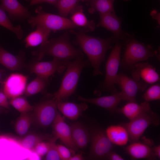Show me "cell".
<instances>
[{"label": "cell", "mask_w": 160, "mask_h": 160, "mask_svg": "<svg viewBox=\"0 0 160 160\" xmlns=\"http://www.w3.org/2000/svg\"><path fill=\"white\" fill-rule=\"evenodd\" d=\"M71 32L76 37V44L86 54L93 68V75H102L100 65L105 60L106 52L112 48V38L103 39L88 35L83 32Z\"/></svg>", "instance_id": "6da1fadb"}, {"label": "cell", "mask_w": 160, "mask_h": 160, "mask_svg": "<svg viewBox=\"0 0 160 160\" xmlns=\"http://www.w3.org/2000/svg\"><path fill=\"white\" fill-rule=\"evenodd\" d=\"M37 61L45 55L64 61H69L81 56L82 54L79 49L71 43L67 32L56 38L48 40L41 44L36 51L32 52Z\"/></svg>", "instance_id": "7a4b0ae2"}, {"label": "cell", "mask_w": 160, "mask_h": 160, "mask_svg": "<svg viewBox=\"0 0 160 160\" xmlns=\"http://www.w3.org/2000/svg\"><path fill=\"white\" fill-rule=\"evenodd\" d=\"M90 64L89 61L84 60L83 56L76 58L73 61H68L60 87L53 95V97L57 101L63 100L73 94L83 69Z\"/></svg>", "instance_id": "3957f363"}, {"label": "cell", "mask_w": 160, "mask_h": 160, "mask_svg": "<svg viewBox=\"0 0 160 160\" xmlns=\"http://www.w3.org/2000/svg\"><path fill=\"white\" fill-rule=\"evenodd\" d=\"M121 65L125 68H131L136 63L157 56V52L149 45H145L131 37L127 40Z\"/></svg>", "instance_id": "277c9868"}, {"label": "cell", "mask_w": 160, "mask_h": 160, "mask_svg": "<svg viewBox=\"0 0 160 160\" xmlns=\"http://www.w3.org/2000/svg\"><path fill=\"white\" fill-rule=\"evenodd\" d=\"M35 12L36 15L31 16L28 20L33 28L39 25L53 31L71 30L77 28L70 19L60 15L45 12L41 7H38Z\"/></svg>", "instance_id": "5b68a950"}, {"label": "cell", "mask_w": 160, "mask_h": 160, "mask_svg": "<svg viewBox=\"0 0 160 160\" xmlns=\"http://www.w3.org/2000/svg\"><path fill=\"white\" fill-rule=\"evenodd\" d=\"M159 123V115L150 110L127 123L121 124L127 130L129 141L132 143L138 141L149 126H157Z\"/></svg>", "instance_id": "8992f818"}, {"label": "cell", "mask_w": 160, "mask_h": 160, "mask_svg": "<svg viewBox=\"0 0 160 160\" xmlns=\"http://www.w3.org/2000/svg\"><path fill=\"white\" fill-rule=\"evenodd\" d=\"M90 147L89 159H105L112 151L113 145L107 137L105 131L99 127H92L90 130Z\"/></svg>", "instance_id": "52a82bcc"}, {"label": "cell", "mask_w": 160, "mask_h": 160, "mask_svg": "<svg viewBox=\"0 0 160 160\" xmlns=\"http://www.w3.org/2000/svg\"><path fill=\"white\" fill-rule=\"evenodd\" d=\"M122 45L117 42L112 49L106 64V73L102 88L104 91L113 94L117 92L115 87L120 63V55Z\"/></svg>", "instance_id": "ba28073f"}, {"label": "cell", "mask_w": 160, "mask_h": 160, "mask_svg": "<svg viewBox=\"0 0 160 160\" xmlns=\"http://www.w3.org/2000/svg\"><path fill=\"white\" fill-rule=\"evenodd\" d=\"M57 101L53 97L41 102L34 106L33 121L43 128L52 124L58 113Z\"/></svg>", "instance_id": "9c48e42d"}, {"label": "cell", "mask_w": 160, "mask_h": 160, "mask_svg": "<svg viewBox=\"0 0 160 160\" xmlns=\"http://www.w3.org/2000/svg\"><path fill=\"white\" fill-rule=\"evenodd\" d=\"M99 15L100 20L97 26L103 27L112 32L113 41L127 40L131 37L129 34L122 30L121 20L115 13H99Z\"/></svg>", "instance_id": "30bf717a"}, {"label": "cell", "mask_w": 160, "mask_h": 160, "mask_svg": "<svg viewBox=\"0 0 160 160\" xmlns=\"http://www.w3.org/2000/svg\"><path fill=\"white\" fill-rule=\"evenodd\" d=\"M68 61H64L53 58L48 61H36L31 64L29 70L32 73L45 78H48L56 73H61L67 67Z\"/></svg>", "instance_id": "8fae6325"}, {"label": "cell", "mask_w": 160, "mask_h": 160, "mask_svg": "<svg viewBox=\"0 0 160 160\" xmlns=\"http://www.w3.org/2000/svg\"><path fill=\"white\" fill-rule=\"evenodd\" d=\"M28 76L18 73L10 74L3 84V92L10 99L22 95L27 86Z\"/></svg>", "instance_id": "7c38bea8"}, {"label": "cell", "mask_w": 160, "mask_h": 160, "mask_svg": "<svg viewBox=\"0 0 160 160\" xmlns=\"http://www.w3.org/2000/svg\"><path fill=\"white\" fill-rule=\"evenodd\" d=\"M115 84H119L125 100L128 102L136 101L138 91H144L148 86L145 84L136 81L123 73L118 74Z\"/></svg>", "instance_id": "4fadbf2b"}, {"label": "cell", "mask_w": 160, "mask_h": 160, "mask_svg": "<svg viewBox=\"0 0 160 160\" xmlns=\"http://www.w3.org/2000/svg\"><path fill=\"white\" fill-rule=\"evenodd\" d=\"M131 68L132 78L136 81L148 85L154 84L159 80V75L156 69L148 63L139 62Z\"/></svg>", "instance_id": "5bb4252c"}, {"label": "cell", "mask_w": 160, "mask_h": 160, "mask_svg": "<svg viewBox=\"0 0 160 160\" xmlns=\"http://www.w3.org/2000/svg\"><path fill=\"white\" fill-rule=\"evenodd\" d=\"M52 124L55 138L60 139L69 148L75 151H78V149L73 141L70 126L65 122L63 117L59 112H58Z\"/></svg>", "instance_id": "9a60e30c"}, {"label": "cell", "mask_w": 160, "mask_h": 160, "mask_svg": "<svg viewBox=\"0 0 160 160\" xmlns=\"http://www.w3.org/2000/svg\"><path fill=\"white\" fill-rule=\"evenodd\" d=\"M78 100L90 103L102 107L111 112H115L119 103L124 98L121 92H116L112 95L88 98L79 96Z\"/></svg>", "instance_id": "2e32d148"}, {"label": "cell", "mask_w": 160, "mask_h": 160, "mask_svg": "<svg viewBox=\"0 0 160 160\" xmlns=\"http://www.w3.org/2000/svg\"><path fill=\"white\" fill-rule=\"evenodd\" d=\"M58 110L68 119L77 120L86 110L88 106L86 102L78 104L63 100L57 101Z\"/></svg>", "instance_id": "e0dca14e"}, {"label": "cell", "mask_w": 160, "mask_h": 160, "mask_svg": "<svg viewBox=\"0 0 160 160\" xmlns=\"http://www.w3.org/2000/svg\"><path fill=\"white\" fill-rule=\"evenodd\" d=\"M0 7L12 18L23 20L31 16L28 9L23 6L17 0H0Z\"/></svg>", "instance_id": "ac0fdd59"}, {"label": "cell", "mask_w": 160, "mask_h": 160, "mask_svg": "<svg viewBox=\"0 0 160 160\" xmlns=\"http://www.w3.org/2000/svg\"><path fill=\"white\" fill-rule=\"evenodd\" d=\"M151 110L148 102L140 104L136 101L128 102L121 108H117L115 112L124 115L129 120H132Z\"/></svg>", "instance_id": "d6986e66"}, {"label": "cell", "mask_w": 160, "mask_h": 160, "mask_svg": "<svg viewBox=\"0 0 160 160\" xmlns=\"http://www.w3.org/2000/svg\"><path fill=\"white\" fill-rule=\"evenodd\" d=\"M73 141L78 149L85 148L90 141L89 131L82 123L76 122L70 126Z\"/></svg>", "instance_id": "ffe728a7"}, {"label": "cell", "mask_w": 160, "mask_h": 160, "mask_svg": "<svg viewBox=\"0 0 160 160\" xmlns=\"http://www.w3.org/2000/svg\"><path fill=\"white\" fill-rule=\"evenodd\" d=\"M105 132L107 137L114 145L124 146L129 140L127 130L121 124L110 125L106 128Z\"/></svg>", "instance_id": "44dd1931"}, {"label": "cell", "mask_w": 160, "mask_h": 160, "mask_svg": "<svg viewBox=\"0 0 160 160\" xmlns=\"http://www.w3.org/2000/svg\"><path fill=\"white\" fill-rule=\"evenodd\" d=\"M23 53L15 55L0 45V64L12 71L21 70L24 66Z\"/></svg>", "instance_id": "7402d4cb"}, {"label": "cell", "mask_w": 160, "mask_h": 160, "mask_svg": "<svg viewBox=\"0 0 160 160\" xmlns=\"http://www.w3.org/2000/svg\"><path fill=\"white\" fill-rule=\"evenodd\" d=\"M125 150L134 159H155L152 154V148L150 145L138 141L132 142L125 148Z\"/></svg>", "instance_id": "603a6c76"}, {"label": "cell", "mask_w": 160, "mask_h": 160, "mask_svg": "<svg viewBox=\"0 0 160 160\" xmlns=\"http://www.w3.org/2000/svg\"><path fill=\"white\" fill-rule=\"evenodd\" d=\"M36 27V29L30 33L24 40L26 48L41 45L48 40L51 31L41 25Z\"/></svg>", "instance_id": "cb8c5ba5"}, {"label": "cell", "mask_w": 160, "mask_h": 160, "mask_svg": "<svg viewBox=\"0 0 160 160\" xmlns=\"http://www.w3.org/2000/svg\"><path fill=\"white\" fill-rule=\"evenodd\" d=\"M71 15L70 20L77 28H80L88 31L95 30V25L94 22L88 19L81 6L78 5Z\"/></svg>", "instance_id": "d4e9b609"}, {"label": "cell", "mask_w": 160, "mask_h": 160, "mask_svg": "<svg viewBox=\"0 0 160 160\" xmlns=\"http://www.w3.org/2000/svg\"><path fill=\"white\" fill-rule=\"evenodd\" d=\"M115 0H88L90 5L89 12L93 14L96 12L99 13H115L113 4Z\"/></svg>", "instance_id": "484cf974"}, {"label": "cell", "mask_w": 160, "mask_h": 160, "mask_svg": "<svg viewBox=\"0 0 160 160\" xmlns=\"http://www.w3.org/2000/svg\"><path fill=\"white\" fill-rule=\"evenodd\" d=\"M48 79L37 76L26 86L24 94L25 96H28L43 92L48 85Z\"/></svg>", "instance_id": "4316f807"}, {"label": "cell", "mask_w": 160, "mask_h": 160, "mask_svg": "<svg viewBox=\"0 0 160 160\" xmlns=\"http://www.w3.org/2000/svg\"><path fill=\"white\" fill-rule=\"evenodd\" d=\"M33 121V114L30 112L21 113L15 124V129L17 134L21 136L25 135Z\"/></svg>", "instance_id": "83f0119b"}, {"label": "cell", "mask_w": 160, "mask_h": 160, "mask_svg": "<svg viewBox=\"0 0 160 160\" xmlns=\"http://www.w3.org/2000/svg\"><path fill=\"white\" fill-rule=\"evenodd\" d=\"M81 0H57L55 5L58 9L60 15L67 17L75 9Z\"/></svg>", "instance_id": "f1b7e54d"}, {"label": "cell", "mask_w": 160, "mask_h": 160, "mask_svg": "<svg viewBox=\"0 0 160 160\" xmlns=\"http://www.w3.org/2000/svg\"><path fill=\"white\" fill-rule=\"evenodd\" d=\"M44 137L35 134H30L25 135L22 138L17 140L18 144L23 148L33 151L36 145L43 141Z\"/></svg>", "instance_id": "f546056e"}, {"label": "cell", "mask_w": 160, "mask_h": 160, "mask_svg": "<svg viewBox=\"0 0 160 160\" xmlns=\"http://www.w3.org/2000/svg\"><path fill=\"white\" fill-rule=\"evenodd\" d=\"M0 25L13 32L19 39H21L23 32L20 25L14 26L11 23L5 11L0 7Z\"/></svg>", "instance_id": "4dcf8cb0"}, {"label": "cell", "mask_w": 160, "mask_h": 160, "mask_svg": "<svg viewBox=\"0 0 160 160\" xmlns=\"http://www.w3.org/2000/svg\"><path fill=\"white\" fill-rule=\"evenodd\" d=\"M10 105L21 113L30 112L33 111L34 106L31 105L24 97L21 96L10 99Z\"/></svg>", "instance_id": "1f68e13d"}, {"label": "cell", "mask_w": 160, "mask_h": 160, "mask_svg": "<svg viewBox=\"0 0 160 160\" xmlns=\"http://www.w3.org/2000/svg\"><path fill=\"white\" fill-rule=\"evenodd\" d=\"M143 98L145 101L160 99V86L159 84H153L148 88L144 93Z\"/></svg>", "instance_id": "d6a6232c"}, {"label": "cell", "mask_w": 160, "mask_h": 160, "mask_svg": "<svg viewBox=\"0 0 160 160\" xmlns=\"http://www.w3.org/2000/svg\"><path fill=\"white\" fill-rule=\"evenodd\" d=\"M57 148L61 160H69L75 154V152L66 146L61 144L57 145Z\"/></svg>", "instance_id": "836d02e7"}, {"label": "cell", "mask_w": 160, "mask_h": 160, "mask_svg": "<svg viewBox=\"0 0 160 160\" xmlns=\"http://www.w3.org/2000/svg\"><path fill=\"white\" fill-rule=\"evenodd\" d=\"M45 160H61L57 147V145L54 141L50 142L49 149L45 155Z\"/></svg>", "instance_id": "e575fe53"}, {"label": "cell", "mask_w": 160, "mask_h": 160, "mask_svg": "<svg viewBox=\"0 0 160 160\" xmlns=\"http://www.w3.org/2000/svg\"><path fill=\"white\" fill-rule=\"evenodd\" d=\"M50 145V142H45L43 141L40 142L36 145L33 151L41 158L45 156L49 150Z\"/></svg>", "instance_id": "d590c367"}, {"label": "cell", "mask_w": 160, "mask_h": 160, "mask_svg": "<svg viewBox=\"0 0 160 160\" xmlns=\"http://www.w3.org/2000/svg\"><path fill=\"white\" fill-rule=\"evenodd\" d=\"M8 98L3 92L0 91V106L6 108H9V103Z\"/></svg>", "instance_id": "8d00e7d4"}, {"label": "cell", "mask_w": 160, "mask_h": 160, "mask_svg": "<svg viewBox=\"0 0 160 160\" xmlns=\"http://www.w3.org/2000/svg\"><path fill=\"white\" fill-rule=\"evenodd\" d=\"M105 159L109 160H123L124 158L119 154L112 151L107 155Z\"/></svg>", "instance_id": "74e56055"}, {"label": "cell", "mask_w": 160, "mask_h": 160, "mask_svg": "<svg viewBox=\"0 0 160 160\" xmlns=\"http://www.w3.org/2000/svg\"><path fill=\"white\" fill-rule=\"evenodd\" d=\"M57 0H30V6H33L40 3L46 2L55 5Z\"/></svg>", "instance_id": "f35d334b"}, {"label": "cell", "mask_w": 160, "mask_h": 160, "mask_svg": "<svg viewBox=\"0 0 160 160\" xmlns=\"http://www.w3.org/2000/svg\"><path fill=\"white\" fill-rule=\"evenodd\" d=\"M152 153L154 158L160 159V145L155 146L152 148Z\"/></svg>", "instance_id": "ab89813d"}, {"label": "cell", "mask_w": 160, "mask_h": 160, "mask_svg": "<svg viewBox=\"0 0 160 160\" xmlns=\"http://www.w3.org/2000/svg\"><path fill=\"white\" fill-rule=\"evenodd\" d=\"M84 159L82 155L80 153L74 154L70 158L69 160H82Z\"/></svg>", "instance_id": "60d3db41"}, {"label": "cell", "mask_w": 160, "mask_h": 160, "mask_svg": "<svg viewBox=\"0 0 160 160\" xmlns=\"http://www.w3.org/2000/svg\"><path fill=\"white\" fill-rule=\"evenodd\" d=\"M3 77V72L1 70H0V83L1 82Z\"/></svg>", "instance_id": "b9f144b4"}, {"label": "cell", "mask_w": 160, "mask_h": 160, "mask_svg": "<svg viewBox=\"0 0 160 160\" xmlns=\"http://www.w3.org/2000/svg\"><path fill=\"white\" fill-rule=\"evenodd\" d=\"M124 0V1H129V0Z\"/></svg>", "instance_id": "7bdbcfd3"}, {"label": "cell", "mask_w": 160, "mask_h": 160, "mask_svg": "<svg viewBox=\"0 0 160 160\" xmlns=\"http://www.w3.org/2000/svg\"><path fill=\"white\" fill-rule=\"evenodd\" d=\"M0 107H1L0 106Z\"/></svg>", "instance_id": "ee69618b"}]
</instances>
